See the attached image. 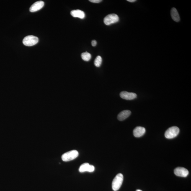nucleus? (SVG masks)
<instances>
[{"mask_svg":"<svg viewBox=\"0 0 191 191\" xmlns=\"http://www.w3.org/2000/svg\"><path fill=\"white\" fill-rule=\"evenodd\" d=\"M174 173L176 176L179 177H186L188 175L189 172L185 168L178 167L174 170Z\"/></svg>","mask_w":191,"mask_h":191,"instance_id":"6","label":"nucleus"},{"mask_svg":"<svg viewBox=\"0 0 191 191\" xmlns=\"http://www.w3.org/2000/svg\"><path fill=\"white\" fill-rule=\"evenodd\" d=\"M119 17L117 14H112L106 16L104 19V23L106 25L116 23L119 21Z\"/></svg>","mask_w":191,"mask_h":191,"instance_id":"5","label":"nucleus"},{"mask_svg":"<svg viewBox=\"0 0 191 191\" xmlns=\"http://www.w3.org/2000/svg\"><path fill=\"white\" fill-rule=\"evenodd\" d=\"M124 180V177L122 174H119L114 178L112 183L113 190L117 191L119 189Z\"/></svg>","mask_w":191,"mask_h":191,"instance_id":"1","label":"nucleus"},{"mask_svg":"<svg viewBox=\"0 0 191 191\" xmlns=\"http://www.w3.org/2000/svg\"><path fill=\"white\" fill-rule=\"evenodd\" d=\"M44 5V3L42 1H37V2L34 3L31 6L29 11L33 13L36 12L41 9L43 7Z\"/></svg>","mask_w":191,"mask_h":191,"instance_id":"9","label":"nucleus"},{"mask_svg":"<svg viewBox=\"0 0 191 191\" xmlns=\"http://www.w3.org/2000/svg\"><path fill=\"white\" fill-rule=\"evenodd\" d=\"M127 1H129V2L131 3L134 2L135 1H136L135 0H127Z\"/></svg>","mask_w":191,"mask_h":191,"instance_id":"18","label":"nucleus"},{"mask_svg":"<svg viewBox=\"0 0 191 191\" xmlns=\"http://www.w3.org/2000/svg\"><path fill=\"white\" fill-rule=\"evenodd\" d=\"M97 42L95 40H93L91 42V44L93 47H95L96 45H97Z\"/></svg>","mask_w":191,"mask_h":191,"instance_id":"17","label":"nucleus"},{"mask_svg":"<svg viewBox=\"0 0 191 191\" xmlns=\"http://www.w3.org/2000/svg\"><path fill=\"white\" fill-rule=\"evenodd\" d=\"M120 95L122 99L126 100H133L137 97V94L135 93L127 92V91H122L120 93Z\"/></svg>","mask_w":191,"mask_h":191,"instance_id":"8","label":"nucleus"},{"mask_svg":"<svg viewBox=\"0 0 191 191\" xmlns=\"http://www.w3.org/2000/svg\"><path fill=\"white\" fill-rule=\"evenodd\" d=\"M171 17L172 19L176 22H178L180 20V18L179 17L177 9L175 8H173L171 9Z\"/></svg>","mask_w":191,"mask_h":191,"instance_id":"13","label":"nucleus"},{"mask_svg":"<svg viewBox=\"0 0 191 191\" xmlns=\"http://www.w3.org/2000/svg\"><path fill=\"white\" fill-rule=\"evenodd\" d=\"M38 38L33 35H28L24 38L23 40V43L28 47L32 46L38 42Z\"/></svg>","mask_w":191,"mask_h":191,"instance_id":"4","label":"nucleus"},{"mask_svg":"<svg viewBox=\"0 0 191 191\" xmlns=\"http://www.w3.org/2000/svg\"><path fill=\"white\" fill-rule=\"evenodd\" d=\"M136 191H142L139 190V189H138V190H137Z\"/></svg>","mask_w":191,"mask_h":191,"instance_id":"19","label":"nucleus"},{"mask_svg":"<svg viewBox=\"0 0 191 191\" xmlns=\"http://www.w3.org/2000/svg\"><path fill=\"white\" fill-rule=\"evenodd\" d=\"M179 129L177 126L170 127L166 131L165 134V137L167 139H172L176 138L178 135Z\"/></svg>","mask_w":191,"mask_h":191,"instance_id":"3","label":"nucleus"},{"mask_svg":"<svg viewBox=\"0 0 191 191\" xmlns=\"http://www.w3.org/2000/svg\"><path fill=\"white\" fill-rule=\"evenodd\" d=\"M71 14L73 17H78L81 19H84L85 16L84 11L80 10H74L72 11Z\"/></svg>","mask_w":191,"mask_h":191,"instance_id":"11","label":"nucleus"},{"mask_svg":"<svg viewBox=\"0 0 191 191\" xmlns=\"http://www.w3.org/2000/svg\"><path fill=\"white\" fill-rule=\"evenodd\" d=\"M146 133V129L144 127L138 126L135 127L133 130V134L135 138H138L143 136Z\"/></svg>","mask_w":191,"mask_h":191,"instance_id":"10","label":"nucleus"},{"mask_svg":"<svg viewBox=\"0 0 191 191\" xmlns=\"http://www.w3.org/2000/svg\"><path fill=\"white\" fill-rule=\"evenodd\" d=\"M102 63V58L100 56L96 57L94 61V64L96 67H99L101 66Z\"/></svg>","mask_w":191,"mask_h":191,"instance_id":"15","label":"nucleus"},{"mask_svg":"<svg viewBox=\"0 0 191 191\" xmlns=\"http://www.w3.org/2000/svg\"><path fill=\"white\" fill-rule=\"evenodd\" d=\"M81 58L84 61H89L90 60L91 58V54L88 53L87 52L83 53L81 55Z\"/></svg>","mask_w":191,"mask_h":191,"instance_id":"14","label":"nucleus"},{"mask_svg":"<svg viewBox=\"0 0 191 191\" xmlns=\"http://www.w3.org/2000/svg\"><path fill=\"white\" fill-rule=\"evenodd\" d=\"M79 156V153L76 150H72V151L67 152L64 153L62 156V159L63 161L67 162L76 159Z\"/></svg>","mask_w":191,"mask_h":191,"instance_id":"2","label":"nucleus"},{"mask_svg":"<svg viewBox=\"0 0 191 191\" xmlns=\"http://www.w3.org/2000/svg\"><path fill=\"white\" fill-rule=\"evenodd\" d=\"M94 169L95 168L94 166L90 165L89 163H85L80 166L79 171L81 173L85 172H94Z\"/></svg>","mask_w":191,"mask_h":191,"instance_id":"7","label":"nucleus"},{"mask_svg":"<svg viewBox=\"0 0 191 191\" xmlns=\"http://www.w3.org/2000/svg\"><path fill=\"white\" fill-rule=\"evenodd\" d=\"M89 1L92 3H98L101 2L102 1H101V0H90Z\"/></svg>","mask_w":191,"mask_h":191,"instance_id":"16","label":"nucleus"},{"mask_svg":"<svg viewBox=\"0 0 191 191\" xmlns=\"http://www.w3.org/2000/svg\"><path fill=\"white\" fill-rule=\"evenodd\" d=\"M131 114V112L129 110L122 111L117 116V119L122 121H123L130 116Z\"/></svg>","mask_w":191,"mask_h":191,"instance_id":"12","label":"nucleus"}]
</instances>
